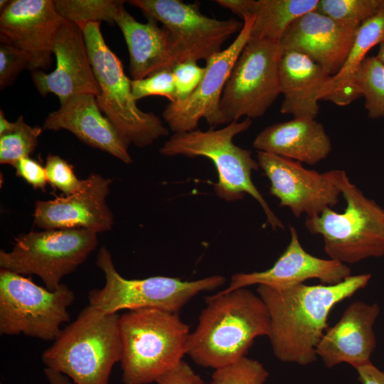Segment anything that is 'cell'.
I'll list each match as a JSON object with an SVG mask.
<instances>
[{
  "instance_id": "cell-1",
  "label": "cell",
  "mask_w": 384,
  "mask_h": 384,
  "mask_svg": "<svg viewBox=\"0 0 384 384\" xmlns=\"http://www.w3.org/2000/svg\"><path fill=\"white\" fill-rule=\"evenodd\" d=\"M370 279L371 274L366 273L351 275L331 285L303 283L284 289L258 285L257 294L269 313L267 336L274 356L284 363H313L332 308L365 288Z\"/></svg>"
},
{
  "instance_id": "cell-2",
  "label": "cell",
  "mask_w": 384,
  "mask_h": 384,
  "mask_svg": "<svg viewBox=\"0 0 384 384\" xmlns=\"http://www.w3.org/2000/svg\"><path fill=\"white\" fill-rule=\"evenodd\" d=\"M186 355L197 365L218 368L243 356L255 339L268 336L270 316L257 294L247 287L206 298Z\"/></svg>"
},
{
  "instance_id": "cell-3",
  "label": "cell",
  "mask_w": 384,
  "mask_h": 384,
  "mask_svg": "<svg viewBox=\"0 0 384 384\" xmlns=\"http://www.w3.org/2000/svg\"><path fill=\"white\" fill-rule=\"evenodd\" d=\"M119 319L88 304L43 352V363L74 384H109L122 354Z\"/></svg>"
},
{
  "instance_id": "cell-4",
  "label": "cell",
  "mask_w": 384,
  "mask_h": 384,
  "mask_svg": "<svg viewBox=\"0 0 384 384\" xmlns=\"http://www.w3.org/2000/svg\"><path fill=\"white\" fill-rule=\"evenodd\" d=\"M324 174L340 190L346 207L342 213L328 208L319 215L306 217V229L323 237L324 251L331 260L353 264L384 256L383 209L352 183L345 171Z\"/></svg>"
},
{
  "instance_id": "cell-5",
  "label": "cell",
  "mask_w": 384,
  "mask_h": 384,
  "mask_svg": "<svg viewBox=\"0 0 384 384\" xmlns=\"http://www.w3.org/2000/svg\"><path fill=\"white\" fill-rule=\"evenodd\" d=\"M123 384H149L186 355L189 326L178 313L146 308L120 316Z\"/></svg>"
},
{
  "instance_id": "cell-6",
  "label": "cell",
  "mask_w": 384,
  "mask_h": 384,
  "mask_svg": "<svg viewBox=\"0 0 384 384\" xmlns=\"http://www.w3.org/2000/svg\"><path fill=\"white\" fill-rule=\"evenodd\" d=\"M252 119L234 121L225 127L207 131L199 129L174 133L164 142L159 152L166 156H183L189 158L203 156L213 163L218 181L214 183L216 195L226 201L243 198L245 193L255 198L263 209L267 223L273 230L284 228L282 221L270 208L251 178L253 170L259 169L250 150L233 143V138L247 130Z\"/></svg>"
},
{
  "instance_id": "cell-7",
  "label": "cell",
  "mask_w": 384,
  "mask_h": 384,
  "mask_svg": "<svg viewBox=\"0 0 384 384\" xmlns=\"http://www.w3.org/2000/svg\"><path fill=\"white\" fill-rule=\"evenodd\" d=\"M79 26L100 87L97 103L124 143L128 146L133 144L142 148L167 136L169 130L158 116L137 107L132 80L126 75L120 59L105 43L100 23L90 22Z\"/></svg>"
},
{
  "instance_id": "cell-8",
  "label": "cell",
  "mask_w": 384,
  "mask_h": 384,
  "mask_svg": "<svg viewBox=\"0 0 384 384\" xmlns=\"http://www.w3.org/2000/svg\"><path fill=\"white\" fill-rule=\"evenodd\" d=\"M96 263L104 273L105 282L102 288L88 292L89 305L107 314L146 308L178 313L198 294L215 289L225 282L218 274L192 281L165 276L126 279L115 268L105 247L100 249Z\"/></svg>"
},
{
  "instance_id": "cell-9",
  "label": "cell",
  "mask_w": 384,
  "mask_h": 384,
  "mask_svg": "<svg viewBox=\"0 0 384 384\" xmlns=\"http://www.w3.org/2000/svg\"><path fill=\"white\" fill-rule=\"evenodd\" d=\"M74 292L62 284L54 291L23 275L0 270V334L55 341L63 323L70 321L68 308Z\"/></svg>"
},
{
  "instance_id": "cell-10",
  "label": "cell",
  "mask_w": 384,
  "mask_h": 384,
  "mask_svg": "<svg viewBox=\"0 0 384 384\" xmlns=\"http://www.w3.org/2000/svg\"><path fill=\"white\" fill-rule=\"evenodd\" d=\"M97 245V233L85 229L31 231L18 236L10 251L0 250V267L21 275H37L47 289L54 291Z\"/></svg>"
},
{
  "instance_id": "cell-11",
  "label": "cell",
  "mask_w": 384,
  "mask_h": 384,
  "mask_svg": "<svg viewBox=\"0 0 384 384\" xmlns=\"http://www.w3.org/2000/svg\"><path fill=\"white\" fill-rule=\"evenodd\" d=\"M279 43L251 38L235 62L220 103L224 124L262 117L281 94Z\"/></svg>"
},
{
  "instance_id": "cell-12",
  "label": "cell",
  "mask_w": 384,
  "mask_h": 384,
  "mask_svg": "<svg viewBox=\"0 0 384 384\" xmlns=\"http://www.w3.org/2000/svg\"><path fill=\"white\" fill-rule=\"evenodd\" d=\"M146 17L163 24L169 32L175 65L205 60L222 50L223 43L239 33L243 23L235 18L219 20L200 11V3L181 0H131Z\"/></svg>"
},
{
  "instance_id": "cell-13",
  "label": "cell",
  "mask_w": 384,
  "mask_h": 384,
  "mask_svg": "<svg viewBox=\"0 0 384 384\" xmlns=\"http://www.w3.org/2000/svg\"><path fill=\"white\" fill-rule=\"evenodd\" d=\"M242 19V28L231 44L206 60L203 77L193 92L183 102H170L163 111V119L174 133L197 129L201 119L213 129L224 124L221 97L235 62L251 38L254 16Z\"/></svg>"
},
{
  "instance_id": "cell-14",
  "label": "cell",
  "mask_w": 384,
  "mask_h": 384,
  "mask_svg": "<svg viewBox=\"0 0 384 384\" xmlns=\"http://www.w3.org/2000/svg\"><path fill=\"white\" fill-rule=\"evenodd\" d=\"M65 21L52 0H13L1 11V43L21 51L32 72L50 65L54 41Z\"/></svg>"
},
{
  "instance_id": "cell-15",
  "label": "cell",
  "mask_w": 384,
  "mask_h": 384,
  "mask_svg": "<svg viewBox=\"0 0 384 384\" xmlns=\"http://www.w3.org/2000/svg\"><path fill=\"white\" fill-rule=\"evenodd\" d=\"M257 159L270 181V193L279 200L280 206L289 208L294 216L319 215L338 203L341 191L324 173L269 152L257 151Z\"/></svg>"
},
{
  "instance_id": "cell-16",
  "label": "cell",
  "mask_w": 384,
  "mask_h": 384,
  "mask_svg": "<svg viewBox=\"0 0 384 384\" xmlns=\"http://www.w3.org/2000/svg\"><path fill=\"white\" fill-rule=\"evenodd\" d=\"M111 183L110 178L91 174L82 180L78 191L53 200L37 201L34 224L45 230L108 231L113 224V215L106 201Z\"/></svg>"
},
{
  "instance_id": "cell-17",
  "label": "cell",
  "mask_w": 384,
  "mask_h": 384,
  "mask_svg": "<svg viewBox=\"0 0 384 384\" xmlns=\"http://www.w3.org/2000/svg\"><path fill=\"white\" fill-rule=\"evenodd\" d=\"M289 245L270 269L235 273L229 285L219 292H230L254 284L284 289L310 279H318L323 284L331 285L340 283L351 275V269L346 264L319 258L307 252L299 242L297 230L289 225Z\"/></svg>"
},
{
  "instance_id": "cell-18",
  "label": "cell",
  "mask_w": 384,
  "mask_h": 384,
  "mask_svg": "<svg viewBox=\"0 0 384 384\" xmlns=\"http://www.w3.org/2000/svg\"><path fill=\"white\" fill-rule=\"evenodd\" d=\"M53 53L55 68L49 73L32 72L31 77L38 92L43 96L54 94L60 102L78 95L100 94L82 29L77 24L63 22L56 35Z\"/></svg>"
},
{
  "instance_id": "cell-19",
  "label": "cell",
  "mask_w": 384,
  "mask_h": 384,
  "mask_svg": "<svg viewBox=\"0 0 384 384\" xmlns=\"http://www.w3.org/2000/svg\"><path fill=\"white\" fill-rule=\"evenodd\" d=\"M358 27L338 22L312 11L297 18L287 30L279 45L310 58L330 76L341 70Z\"/></svg>"
},
{
  "instance_id": "cell-20",
  "label": "cell",
  "mask_w": 384,
  "mask_h": 384,
  "mask_svg": "<svg viewBox=\"0 0 384 384\" xmlns=\"http://www.w3.org/2000/svg\"><path fill=\"white\" fill-rule=\"evenodd\" d=\"M380 313L377 303L349 304L338 321L326 330L316 348L317 357L328 368L346 363L356 369L371 362L376 348L373 326Z\"/></svg>"
},
{
  "instance_id": "cell-21",
  "label": "cell",
  "mask_w": 384,
  "mask_h": 384,
  "mask_svg": "<svg viewBox=\"0 0 384 384\" xmlns=\"http://www.w3.org/2000/svg\"><path fill=\"white\" fill-rule=\"evenodd\" d=\"M43 129H65L86 144L107 152L125 164L132 162L116 128L102 114L96 97L78 95L60 102V107L48 114Z\"/></svg>"
},
{
  "instance_id": "cell-22",
  "label": "cell",
  "mask_w": 384,
  "mask_h": 384,
  "mask_svg": "<svg viewBox=\"0 0 384 384\" xmlns=\"http://www.w3.org/2000/svg\"><path fill=\"white\" fill-rule=\"evenodd\" d=\"M253 147L310 165L326 158L332 148L322 124L311 117L293 118L265 127L255 137Z\"/></svg>"
},
{
  "instance_id": "cell-23",
  "label": "cell",
  "mask_w": 384,
  "mask_h": 384,
  "mask_svg": "<svg viewBox=\"0 0 384 384\" xmlns=\"http://www.w3.org/2000/svg\"><path fill=\"white\" fill-rule=\"evenodd\" d=\"M279 68L281 112L316 118L331 76L308 56L292 50L282 53Z\"/></svg>"
},
{
  "instance_id": "cell-24",
  "label": "cell",
  "mask_w": 384,
  "mask_h": 384,
  "mask_svg": "<svg viewBox=\"0 0 384 384\" xmlns=\"http://www.w3.org/2000/svg\"><path fill=\"white\" fill-rule=\"evenodd\" d=\"M147 18L144 23L137 21L124 5L115 17V23L127 46L132 80L143 79L159 70L172 69L175 65L168 31L159 27L154 18Z\"/></svg>"
},
{
  "instance_id": "cell-25",
  "label": "cell",
  "mask_w": 384,
  "mask_h": 384,
  "mask_svg": "<svg viewBox=\"0 0 384 384\" xmlns=\"http://www.w3.org/2000/svg\"><path fill=\"white\" fill-rule=\"evenodd\" d=\"M383 40L384 0L378 11L358 28L346 60L338 73L331 76L323 100L345 106L361 97L354 75L368 52Z\"/></svg>"
},
{
  "instance_id": "cell-26",
  "label": "cell",
  "mask_w": 384,
  "mask_h": 384,
  "mask_svg": "<svg viewBox=\"0 0 384 384\" xmlns=\"http://www.w3.org/2000/svg\"><path fill=\"white\" fill-rule=\"evenodd\" d=\"M319 0H253L251 38L279 43L289 27L299 17L315 11Z\"/></svg>"
},
{
  "instance_id": "cell-27",
  "label": "cell",
  "mask_w": 384,
  "mask_h": 384,
  "mask_svg": "<svg viewBox=\"0 0 384 384\" xmlns=\"http://www.w3.org/2000/svg\"><path fill=\"white\" fill-rule=\"evenodd\" d=\"M354 83L365 99L372 119L384 117V63L377 56H366L354 75Z\"/></svg>"
},
{
  "instance_id": "cell-28",
  "label": "cell",
  "mask_w": 384,
  "mask_h": 384,
  "mask_svg": "<svg viewBox=\"0 0 384 384\" xmlns=\"http://www.w3.org/2000/svg\"><path fill=\"white\" fill-rule=\"evenodd\" d=\"M55 8L65 20L78 26L90 22L115 23V17L124 1L55 0Z\"/></svg>"
},
{
  "instance_id": "cell-29",
  "label": "cell",
  "mask_w": 384,
  "mask_h": 384,
  "mask_svg": "<svg viewBox=\"0 0 384 384\" xmlns=\"http://www.w3.org/2000/svg\"><path fill=\"white\" fill-rule=\"evenodd\" d=\"M43 129L28 125L23 116H19L8 131L0 134V163L14 167L20 159L29 157Z\"/></svg>"
},
{
  "instance_id": "cell-30",
  "label": "cell",
  "mask_w": 384,
  "mask_h": 384,
  "mask_svg": "<svg viewBox=\"0 0 384 384\" xmlns=\"http://www.w3.org/2000/svg\"><path fill=\"white\" fill-rule=\"evenodd\" d=\"M383 0H319L316 11L342 23L359 27L379 9Z\"/></svg>"
},
{
  "instance_id": "cell-31",
  "label": "cell",
  "mask_w": 384,
  "mask_h": 384,
  "mask_svg": "<svg viewBox=\"0 0 384 384\" xmlns=\"http://www.w3.org/2000/svg\"><path fill=\"white\" fill-rule=\"evenodd\" d=\"M269 375L262 363L245 356L214 369L210 384H265Z\"/></svg>"
},
{
  "instance_id": "cell-32",
  "label": "cell",
  "mask_w": 384,
  "mask_h": 384,
  "mask_svg": "<svg viewBox=\"0 0 384 384\" xmlns=\"http://www.w3.org/2000/svg\"><path fill=\"white\" fill-rule=\"evenodd\" d=\"M132 90L136 101L154 95L165 97L170 102L176 101L172 69L159 70L143 79L132 80Z\"/></svg>"
},
{
  "instance_id": "cell-33",
  "label": "cell",
  "mask_w": 384,
  "mask_h": 384,
  "mask_svg": "<svg viewBox=\"0 0 384 384\" xmlns=\"http://www.w3.org/2000/svg\"><path fill=\"white\" fill-rule=\"evenodd\" d=\"M48 182L69 196L80 189L82 180L75 175L73 167L57 155L49 154L45 166Z\"/></svg>"
},
{
  "instance_id": "cell-34",
  "label": "cell",
  "mask_w": 384,
  "mask_h": 384,
  "mask_svg": "<svg viewBox=\"0 0 384 384\" xmlns=\"http://www.w3.org/2000/svg\"><path fill=\"white\" fill-rule=\"evenodd\" d=\"M172 73L176 92V102H183L201 82L205 67L200 66L197 61L188 60L175 65Z\"/></svg>"
},
{
  "instance_id": "cell-35",
  "label": "cell",
  "mask_w": 384,
  "mask_h": 384,
  "mask_svg": "<svg viewBox=\"0 0 384 384\" xmlns=\"http://www.w3.org/2000/svg\"><path fill=\"white\" fill-rule=\"evenodd\" d=\"M24 69H29L26 56L16 48L1 43L0 46V87L11 85Z\"/></svg>"
},
{
  "instance_id": "cell-36",
  "label": "cell",
  "mask_w": 384,
  "mask_h": 384,
  "mask_svg": "<svg viewBox=\"0 0 384 384\" xmlns=\"http://www.w3.org/2000/svg\"><path fill=\"white\" fill-rule=\"evenodd\" d=\"M16 175L34 188L45 189L48 182L46 171L37 161L29 157L20 159L14 166Z\"/></svg>"
},
{
  "instance_id": "cell-37",
  "label": "cell",
  "mask_w": 384,
  "mask_h": 384,
  "mask_svg": "<svg viewBox=\"0 0 384 384\" xmlns=\"http://www.w3.org/2000/svg\"><path fill=\"white\" fill-rule=\"evenodd\" d=\"M155 383L156 384H206L183 360L161 375Z\"/></svg>"
},
{
  "instance_id": "cell-38",
  "label": "cell",
  "mask_w": 384,
  "mask_h": 384,
  "mask_svg": "<svg viewBox=\"0 0 384 384\" xmlns=\"http://www.w3.org/2000/svg\"><path fill=\"white\" fill-rule=\"evenodd\" d=\"M360 384H384V371L370 362L355 369Z\"/></svg>"
},
{
  "instance_id": "cell-39",
  "label": "cell",
  "mask_w": 384,
  "mask_h": 384,
  "mask_svg": "<svg viewBox=\"0 0 384 384\" xmlns=\"http://www.w3.org/2000/svg\"><path fill=\"white\" fill-rule=\"evenodd\" d=\"M44 375L49 384H74L66 375L48 369L44 368Z\"/></svg>"
},
{
  "instance_id": "cell-40",
  "label": "cell",
  "mask_w": 384,
  "mask_h": 384,
  "mask_svg": "<svg viewBox=\"0 0 384 384\" xmlns=\"http://www.w3.org/2000/svg\"><path fill=\"white\" fill-rule=\"evenodd\" d=\"M376 56L383 63H384V40L380 44L379 50Z\"/></svg>"
},
{
  "instance_id": "cell-41",
  "label": "cell",
  "mask_w": 384,
  "mask_h": 384,
  "mask_svg": "<svg viewBox=\"0 0 384 384\" xmlns=\"http://www.w3.org/2000/svg\"><path fill=\"white\" fill-rule=\"evenodd\" d=\"M9 3H10V1H8V0H1V1H0V9H1V11H2L4 9H5Z\"/></svg>"
},
{
  "instance_id": "cell-42",
  "label": "cell",
  "mask_w": 384,
  "mask_h": 384,
  "mask_svg": "<svg viewBox=\"0 0 384 384\" xmlns=\"http://www.w3.org/2000/svg\"><path fill=\"white\" fill-rule=\"evenodd\" d=\"M383 210H384V209H383Z\"/></svg>"
}]
</instances>
